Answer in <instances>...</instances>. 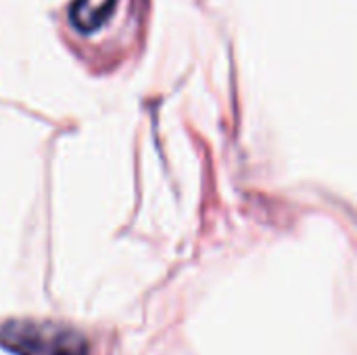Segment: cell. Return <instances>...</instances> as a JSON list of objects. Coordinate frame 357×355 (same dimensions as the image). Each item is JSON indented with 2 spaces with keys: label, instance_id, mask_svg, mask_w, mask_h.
<instances>
[{
  "label": "cell",
  "instance_id": "1",
  "mask_svg": "<svg viewBox=\"0 0 357 355\" xmlns=\"http://www.w3.org/2000/svg\"><path fill=\"white\" fill-rule=\"evenodd\" d=\"M0 343L15 355H90L79 331L50 320H8L0 326Z\"/></svg>",
  "mask_w": 357,
  "mask_h": 355
},
{
  "label": "cell",
  "instance_id": "2",
  "mask_svg": "<svg viewBox=\"0 0 357 355\" xmlns=\"http://www.w3.org/2000/svg\"><path fill=\"white\" fill-rule=\"evenodd\" d=\"M134 0H75L69 13L71 25L82 36H94L113 23L117 10Z\"/></svg>",
  "mask_w": 357,
  "mask_h": 355
}]
</instances>
